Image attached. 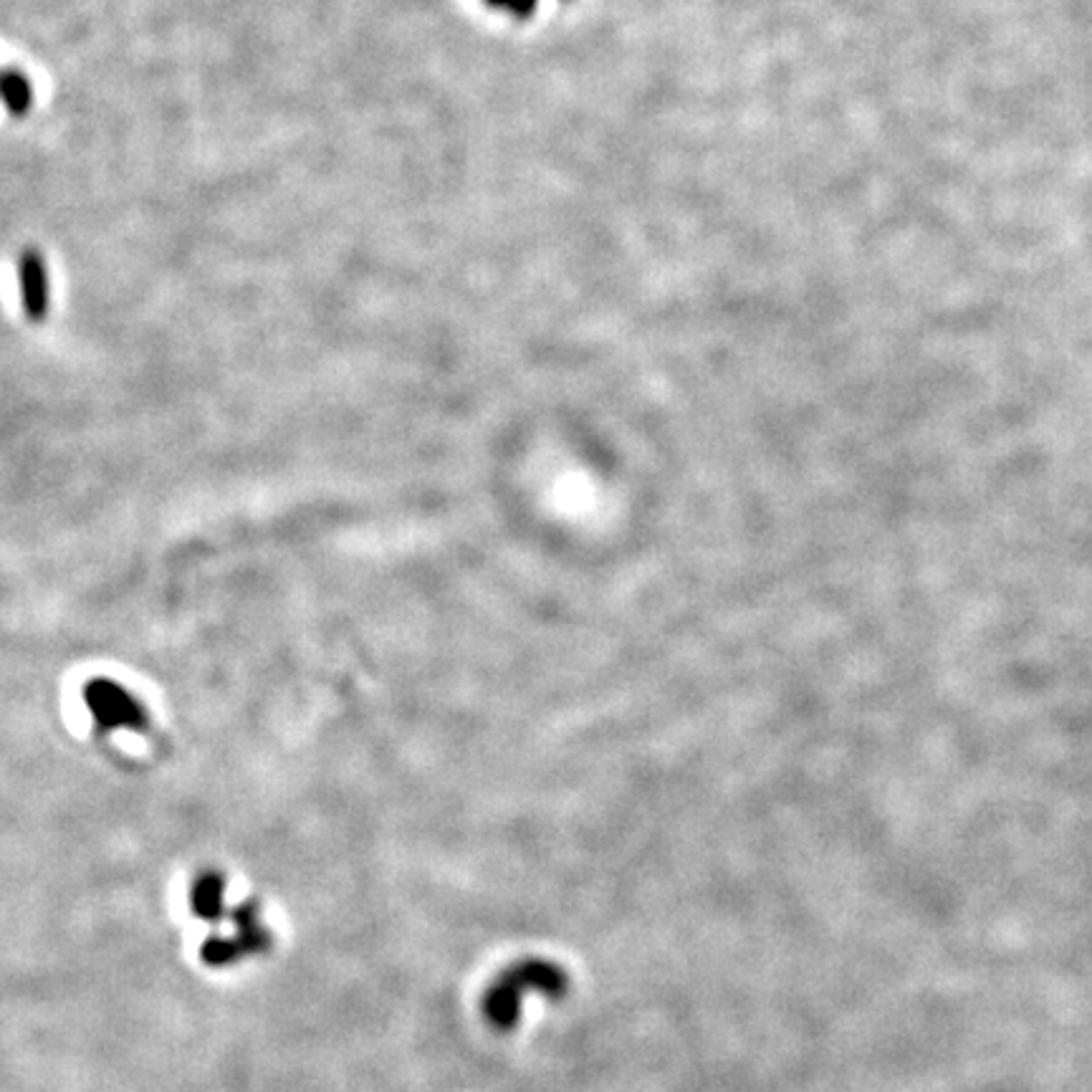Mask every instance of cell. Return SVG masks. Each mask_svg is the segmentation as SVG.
Returning <instances> with one entry per match:
<instances>
[{"label": "cell", "instance_id": "cell-5", "mask_svg": "<svg viewBox=\"0 0 1092 1092\" xmlns=\"http://www.w3.org/2000/svg\"><path fill=\"white\" fill-rule=\"evenodd\" d=\"M193 910L203 921H220L225 913V880L218 872H205L193 885Z\"/></svg>", "mask_w": 1092, "mask_h": 1092}, {"label": "cell", "instance_id": "cell-2", "mask_svg": "<svg viewBox=\"0 0 1092 1092\" xmlns=\"http://www.w3.org/2000/svg\"><path fill=\"white\" fill-rule=\"evenodd\" d=\"M235 936H216L205 940L203 961L210 966H227L238 959H246L250 953H261L271 946V936L265 925L258 918L256 906H238L233 910Z\"/></svg>", "mask_w": 1092, "mask_h": 1092}, {"label": "cell", "instance_id": "cell-3", "mask_svg": "<svg viewBox=\"0 0 1092 1092\" xmlns=\"http://www.w3.org/2000/svg\"><path fill=\"white\" fill-rule=\"evenodd\" d=\"M89 705L91 713H94L99 726L114 728V726H129V728H140L144 726V713L136 708V703L129 698L125 690L114 682H94L89 688Z\"/></svg>", "mask_w": 1092, "mask_h": 1092}, {"label": "cell", "instance_id": "cell-6", "mask_svg": "<svg viewBox=\"0 0 1092 1092\" xmlns=\"http://www.w3.org/2000/svg\"><path fill=\"white\" fill-rule=\"evenodd\" d=\"M3 99L11 114H26L30 102H34V91L23 74L5 72L3 74Z\"/></svg>", "mask_w": 1092, "mask_h": 1092}, {"label": "cell", "instance_id": "cell-4", "mask_svg": "<svg viewBox=\"0 0 1092 1092\" xmlns=\"http://www.w3.org/2000/svg\"><path fill=\"white\" fill-rule=\"evenodd\" d=\"M21 291H23V309L28 318H43L49 309V276H46L43 258L26 250L21 256Z\"/></svg>", "mask_w": 1092, "mask_h": 1092}, {"label": "cell", "instance_id": "cell-1", "mask_svg": "<svg viewBox=\"0 0 1092 1092\" xmlns=\"http://www.w3.org/2000/svg\"><path fill=\"white\" fill-rule=\"evenodd\" d=\"M564 986H567L564 974H561L557 966H551V963L544 961L519 963V966L508 968L506 974L491 986L483 999V1012L489 1016L493 1027L508 1029L516 1019H519L523 993L538 991L549 993V997H557V993L564 991Z\"/></svg>", "mask_w": 1092, "mask_h": 1092}, {"label": "cell", "instance_id": "cell-7", "mask_svg": "<svg viewBox=\"0 0 1092 1092\" xmlns=\"http://www.w3.org/2000/svg\"><path fill=\"white\" fill-rule=\"evenodd\" d=\"M489 3L508 8V11L516 15H529L536 8V0H489Z\"/></svg>", "mask_w": 1092, "mask_h": 1092}]
</instances>
